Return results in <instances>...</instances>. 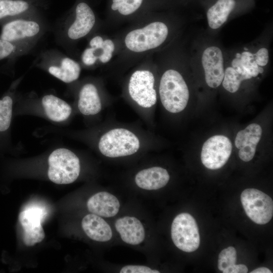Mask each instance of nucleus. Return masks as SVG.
Masks as SVG:
<instances>
[{
    "mask_svg": "<svg viewBox=\"0 0 273 273\" xmlns=\"http://www.w3.org/2000/svg\"><path fill=\"white\" fill-rule=\"evenodd\" d=\"M206 10L208 26L213 30L222 26L231 16L247 11L254 5V0H212Z\"/></svg>",
    "mask_w": 273,
    "mask_h": 273,
    "instance_id": "15",
    "label": "nucleus"
},
{
    "mask_svg": "<svg viewBox=\"0 0 273 273\" xmlns=\"http://www.w3.org/2000/svg\"><path fill=\"white\" fill-rule=\"evenodd\" d=\"M201 64L207 84L211 88L218 87L224 75L225 62L222 50L215 46L206 48L202 54Z\"/></svg>",
    "mask_w": 273,
    "mask_h": 273,
    "instance_id": "17",
    "label": "nucleus"
},
{
    "mask_svg": "<svg viewBox=\"0 0 273 273\" xmlns=\"http://www.w3.org/2000/svg\"><path fill=\"white\" fill-rule=\"evenodd\" d=\"M23 78V76H21L13 81L8 90L0 97V152L18 150L12 143L11 126L18 93L17 90Z\"/></svg>",
    "mask_w": 273,
    "mask_h": 273,
    "instance_id": "12",
    "label": "nucleus"
},
{
    "mask_svg": "<svg viewBox=\"0 0 273 273\" xmlns=\"http://www.w3.org/2000/svg\"><path fill=\"white\" fill-rule=\"evenodd\" d=\"M96 23L91 7L85 2H79L71 15L57 23L55 30L56 41L69 51L78 40L92 33Z\"/></svg>",
    "mask_w": 273,
    "mask_h": 273,
    "instance_id": "5",
    "label": "nucleus"
},
{
    "mask_svg": "<svg viewBox=\"0 0 273 273\" xmlns=\"http://www.w3.org/2000/svg\"><path fill=\"white\" fill-rule=\"evenodd\" d=\"M209 1V0H205V1H206V2H207V1Z\"/></svg>",
    "mask_w": 273,
    "mask_h": 273,
    "instance_id": "32",
    "label": "nucleus"
},
{
    "mask_svg": "<svg viewBox=\"0 0 273 273\" xmlns=\"http://www.w3.org/2000/svg\"><path fill=\"white\" fill-rule=\"evenodd\" d=\"M120 273H159L157 270L144 265H128L123 266L120 270Z\"/></svg>",
    "mask_w": 273,
    "mask_h": 273,
    "instance_id": "30",
    "label": "nucleus"
},
{
    "mask_svg": "<svg viewBox=\"0 0 273 273\" xmlns=\"http://www.w3.org/2000/svg\"><path fill=\"white\" fill-rule=\"evenodd\" d=\"M241 201L248 217L259 224L268 223L273 215V201L263 192L247 189L241 195Z\"/></svg>",
    "mask_w": 273,
    "mask_h": 273,
    "instance_id": "14",
    "label": "nucleus"
},
{
    "mask_svg": "<svg viewBox=\"0 0 273 273\" xmlns=\"http://www.w3.org/2000/svg\"><path fill=\"white\" fill-rule=\"evenodd\" d=\"M169 34L168 25L161 21H154L128 32L124 38L125 48L134 53H142L160 47Z\"/></svg>",
    "mask_w": 273,
    "mask_h": 273,
    "instance_id": "11",
    "label": "nucleus"
},
{
    "mask_svg": "<svg viewBox=\"0 0 273 273\" xmlns=\"http://www.w3.org/2000/svg\"><path fill=\"white\" fill-rule=\"evenodd\" d=\"M268 62L269 52L265 47L237 52L225 67L221 83L223 88L231 93L236 92L243 81L263 73Z\"/></svg>",
    "mask_w": 273,
    "mask_h": 273,
    "instance_id": "4",
    "label": "nucleus"
},
{
    "mask_svg": "<svg viewBox=\"0 0 273 273\" xmlns=\"http://www.w3.org/2000/svg\"><path fill=\"white\" fill-rule=\"evenodd\" d=\"M171 236L175 246L181 251L192 252L200 245V235L197 222L190 214L182 213L173 219Z\"/></svg>",
    "mask_w": 273,
    "mask_h": 273,
    "instance_id": "13",
    "label": "nucleus"
},
{
    "mask_svg": "<svg viewBox=\"0 0 273 273\" xmlns=\"http://www.w3.org/2000/svg\"><path fill=\"white\" fill-rule=\"evenodd\" d=\"M51 150L47 157L48 178L59 185L74 182L81 172V161L78 154L74 149L65 147Z\"/></svg>",
    "mask_w": 273,
    "mask_h": 273,
    "instance_id": "8",
    "label": "nucleus"
},
{
    "mask_svg": "<svg viewBox=\"0 0 273 273\" xmlns=\"http://www.w3.org/2000/svg\"><path fill=\"white\" fill-rule=\"evenodd\" d=\"M81 226L86 235L93 240L105 242L112 237V232L108 223L101 216L89 214L81 221Z\"/></svg>",
    "mask_w": 273,
    "mask_h": 273,
    "instance_id": "23",
    "label": "nucleus"
},
{
    "mask_svg": "<svg viewBox=\"0 0 273 273\" xmlns=\"http://www.w3.org/2000/svg\"><path fill=\"white\" fill-rule=\"evenodd\" d=\"M1 26L0 38L34 47L48 29L47 22L34 15L18 17Z\"/></svg>",
    "mask_w": 273,
    "mask_h": 273,
    "instance_id": "9",
    "label": "nucleus"
},
{
    "mask_svg": "<svg viewBox=\"0 0 273 273\" xmlns=\"http://www.w3.org/2000/svg\"><path fill=\"white\" fill-rule=\"evenodd\" d=\"M158 93L163 107L172 114L183 111L190 97L189 87L183 76L174 68L167 69L161 74Z\"/></svg>",
    "mask_w": 273,
    "mask_h": 273,
    "instance_id": "7",
    "label": "nucleus"
},
{
    "mask_svg": "<svg viewBox=\"0 0 273 273\" xmlns=\"http://www.w3.org/2000/svg\"><path fill=\"white\" fill-rule=\"evenodd\" d=\"M1 1V0H0Z\"/></svg>",
    "mask_w": 273,
    "mask_h": 273,
    "instance_id": "33",
    "label": "nucleus"
},
{
    "mask_svg": "<svg viewBox=\"0 0 273 273\" xmlns=\"http://www.w3.org/2000/svg\"><path fill=\"white\" fill-rule=\"evenodd\" d=\"M71 136L79 140L104 157L130 158L153 150L154 136L150 129L138 124L107 120L88 128L72 132Z\"/></svg>",
    "mask_w": 273,
    "mask_h": 273,
    "instance_id": "1",
    "label": "nucleus"
},
{
    "mask_svg": "<svg viewBox=\"0 0 273 273\" xmlns=\"http://www.w3.org/2000/svg\"><path fill=\"white\" fill-rule=\"evenodd\" d=\"M42 211L38 209H29L21 211L19 221L23 230V241L27 246H32L41 242L45 234L41 224Z\"/></svg>",
    "mask_w": 273,
    "mask_h": 273,
    "instance_id": "18",
    "label": "nucleus"
},
{
    "mask_svg": "<svg viewBox=\"0 0 273 273\" xmlns=\"http://www.w3.org/2000/svg\"><path fill=\"white\" fill-rule=\"evenodd\" d=\"M169 179L168 171L158 166L142 169L135 173L134 177L136 185L145 190H156L163 188Z\"/></svg>",
    "mask_w": 273,
    "mask_h": 273,
    "instance_id": "20",
    "label": "nucleus"
},
{
    "mask_svg": "<svg viewBox=\"0 0 273 273\" xmlns=\"http://www.w3.org/2000/svg\"><path fill=\"white\" fill-rule=\"evenodd\" d=\"M120 206L118 199L107 192H100L94 194L87 202V209L91 213L104 217L116 215Z\"/></svg>",
    "mask_w": 273,
    "mask_h": 273,
    "instance_id": "22",
    "label": "nucleus"
},
{
    "mask_svg": "<svg viewBox=\"0 0 273 273\" xmlns=\"http://www.w3.org/2000/svg\"><path fill=\"white\" fill-rule=\"evenodd\" d=\"M74 95L73 105L76 113L86 120L99 118L111 101L106 95L101 82L92 78L72 84Z\"/></svg>",
    "mask_w": 273,
    "mask_h": 273,
    "instance_id": "6",
    "label": "nucleus"
},
{
    "mask_svg": "<svg viewBox=\"0 0 273 273\" xmlns=\"http://www.w3.org/2000/svg\"><path fill=\"white\" fill-rule=\"evenodd\" d=\"M272 272L270 269L267 267H261L257 268L252 271L250 273H271Z\"/></svg>",
    "mask_w": 273,
    "mask_h": 273,
    "instance_id": "31",
    "label": "nucleus"
},
{
    "mask_svg": "<svg viewBox=\"0 0 273 273\" xmlns=\"http://www.w3.org/2000/svg\"><path fill=\"white\" fill-rule=\"evenodd\" d=\"M115 48V44L111 39L104 38L92 47L98 61L104 64L109 62L112 59Z\"/></svg>",
    "mask_w": 273,
    "mask_h": 273,
    "instance_id": "28",
    "label": "nucleus"
},
{
    "mask_svg": "<svg viewBox=\"0 0 273 273\" xmlns=\"http://www.w3.org/2000/svg\"><path fill=\"white\" fill-rule=\"evenodd\" d=\"M76 113L73 105L51 93L40 97L34 92L18 93L14 106V116H38L58 124L67 123Z\"/></svg>",
    "mask_w": 273,
    "mask_h": 273,
    "instance_id": "3",
    "label": "nucleus"
},
{
    "mask_svg": "<svg viewBox=\"0 0 273 273\" xmlns=\"http://www.w3.org/2000/svg\"><path fill=\"white\" fill-rule=\"evenodd\" d=\"M262 132V128L259 124L252 123L238 132L235 144L239 149L238 154L242 160L248 162L253 159Z\"/></svg>",
    "mask_w": 273,
    "mask_h": 273,
    "instance_id": "19",
    "label": "nucleus"
},
{
    "mask_svg": "<svg viewBox=\"0 0 273 273\" xmlns=\"http://www.w3.org/2000/svg\"><path fill=\"white\" fill-rule=\"evenodd\" d=\"M82 64L85 67H93L98 61L94 50L90 47L86 48L82 52L81 56Z\"/></svg>",
    "mask_w": 273,
    "mask_h": 273,
    "instance_id": "29",
    "label": "nucleus"
},
{
    "mask_svg": "<svg viewBox=\"0 0 273 273\" xmlns=\"http://www.w3.org/2000/svg\"><path fill=\"white\" fill-rule=\"evenodd\" d=\"M34 47L8 41L0 38V61L14 60L17 57L30 53Z\"/></svg>",
    "mask_w": 273,
    "mask_h": 273,
    "instance_id": "27",
    "label": "nucleus"
},
{
    "mask_svg": "<svg viewBox=\"0 0 273 273\" xmlns=\"http://www.w3.org/2000/svg\"><path fill=\"white\" fill-rule=\"evenodd\" d=\"M237 252L235 248L230 246L219 253L218 268L223 273H246L248 269L244 264H236Z\"/></svg>",
    "mask_w": 273,
    "mask_h": 273,
    "instance_id": "26",
    "label": "nucleus"
},
{
    "mask_svg": "<svg viewBox=\"0 0 273 273\" xmlns=\"http://www.w3.org/2000/svg\"><path fill=\"white\" fill-rule=\"evenodd\" d=\"M33 64L66 84L76 82L81 73V67L78 62L57 50L41 52Z\"/></svg>",
    "mask_w": 273,
    "mask_h": 273,
    "instance_id": "10",
    "label": "nucleus"
},
{
    "mask_svg": "<svg viewBox=\"0 0 273 273\" xmlns=\"http://www.w3.org/2000/svg\"><path fill=\"white\" fill-rule=\"evenodd\" d=\"M232 150L230 140L223 135H215L204 143L201 159L203 164L211 170L221 168L229 159Z\"/></svg>",
    "mask_w": 273,
    "mask_h": 273,
    "instance_id": "16",
    "label": "nucleus"
},
{
    "mask_svg": "<svg viewBox=\"0 0 273 273\" xmlns=\"http://www.w3.org/2000/svg\"><path fill=\"white\" fill-rule=\"evenodd\" d=\"M115 226L122 241L127 244L137 245L145 239L144 228L135 217L125 216L119 218L116 220Z\"/></svg>",
    "mask_w": 273,
    "mask_h": 273,
    "instance_id": "21",
    "label": "nucleus"
},
{
    "mask_svg": "<svg viewBox=\"0 0 273 273\" xmlns=\"http://www.w3.org/2000/svg\"><path fill=\"white\" fill-rule=\"evenodd\" d=\"M151 0H111L110 9L112 13L121 17L136 14L145 8ZM164 4L173 0H153Z\"/></svg>",
    "mask_w": 273,
    "mask_h": 273,
    "instance_id": "25",
    "label": "nucleus"
},
{
    "mask_svg": "<svg viewBox=\"0 0 273 273\" xmlns=\"http://www.w3.org/2000/svg\"><path fill=\"white\" fill-rule=\"evenodd\" d=\"M156 84L155 73L148 67L134 70L123 83L124 98L149 129L153 125L154 113L158 100Z\"/></svg>",
    "mask_w": 273,
    "mask_h": 273,
    "instance_id": "2",
    "label": "nucleus"
},
{
    "mask_svg": "<svg viewBox=\"0 0 273 273\" xmlns=\"http://www.w3.org/2000/svg\"><path fill=\"white\" fill-rule=\"evenodd\" d=\"M31 6L24 0L0 1V25L15 18L31 15Z\"/></svg>",
    "mask_w": 273,
    "mask_h": 273,
    "instance_id": "24",
    "label": "nucleus"
}]
</instances>
